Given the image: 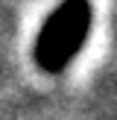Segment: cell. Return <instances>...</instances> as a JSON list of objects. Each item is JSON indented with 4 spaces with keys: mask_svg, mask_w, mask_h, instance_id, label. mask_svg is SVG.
Wrapping results in <instances>:
<instances>
[{
    "mask_svg": "<svg viewBox=\"0 0 117 120\" xmlns=\"http://www.w3.org/2000/svg\"><path fill=\"white\" fill-rule=\"evenodd\" d=\"M91 29V3L88 0H64L41 26L35 41V62L47 73L64 70L73 56L82 50Z\"/></svg>",
    "mask_w": 117,
    "mask_h": 120,
    "instance_id": "cell-1",
    "label": "cell"
}]
</instances>
